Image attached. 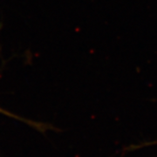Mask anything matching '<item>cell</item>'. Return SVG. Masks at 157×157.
<instances>
[{
    "label": "cell",
    "mask_w": 157,
    "mask_h": 157,
    "mask_svg": "<svg viewBox=\"0 0 157 157\" xmlns=\"http://www.w3.org/2000/svg\"><path fill=\"white\" fill-rule=\"evenodd\" d=\"M0 113H6V114H8V115H10V113H9L6 112L5 110H3V109H1V108H0Z\"/></svg>",
    "instance_id": "obj_1"
}]
</instances>
